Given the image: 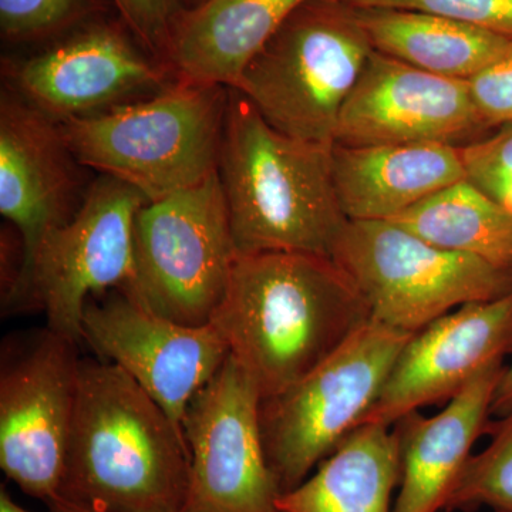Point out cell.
I'll list each match as a JSON object with an SVG mask.
<instances>
[{
  "mask_svg": "<svg viewBox=\"0 0 512 512\" xmlns=\"http://www.w3.org/2000/svg\"><path fill=\"white\" fill-rule=\"evenodd\" d=\"M370 320L362 292L332 256L261 252L237 255L211 323L265 399L311 373Z\"/></svg>",
  "mask_w": 512,
  "mask_h": 512,
  "instance_id": "cell-1",
  "label": "cell"
},
{
  "mask_svg": "<svg viewBox=\"0 0 512 512\" xmlns=\"http://www.w3.org/2000/svg\"><path fill=\"white\" fill-rule=\"evenodd\" d=\"M190 480L183 427L121 367L80 359L66 468L53 501L92 512H183Z\"/></svg>",
  "mask_w": 512,
  "mask_h": 512,
  "instance_id": "cell-2",
  "label": "cell"
},
{
  "mask_svg": "<svg viewBox=\"0 0 512 512\" xmlns=\"http://www.w3.org/2000/svg\"><path fill=\"white\" fill-rule=\"evenodd\" d=\"M332 148L276 130L228 89L218 174L238 255L333 256L349 220L336 194Z\"/></svg>",
  "mask_w": 512,
  "mask_h": 512,
  "instance_id": "cell-3",
  "label": "cell"
},
{
  "mask_svg": "<svg viewBox=\"0 0 512 512\" xmlns=\"http://www.w3.org/2000/svg\"><path fill=\"white\" fill-rule=\"evenodd\" d=\"M228 89L175 77L160 92L60 123L82 167L160 200L220 167Z\"/></svg>",
  "mask_w": 512,
  "mask_h": 512,
  "instance_id": "cell-4",
  "label": "cell"
},
{
  "mask_svg": "<svg viewBox=\"0 0 512 512\" xmlns=\"http://www.w3.org/2000/svg\"><path fill=\"white\" fill-rule=\"evenodd\" d=\"M356 8L306 0L254 57L237 86L276 130L335 144L340 111L373 52Z\"/></svg>",
  "mask_w": 512,
  "mask_h": 512,
  "instance_id": "cell-5",
  "label": "cell"
},
{
  "mask_svg": "<svg viewBox=\"0 0 512 512\" xmlns=\"http://www.w3.org/2000/svg\"><path fill=\"white\" fill-rule=\"evenodd\" d=\"M412 336L372 319L311 373L261 399L266 463L279 495L301 485L360 426Z\"/></svg>",
  "mask_w": 512,
  "mask_h": 512,
  "instance_id": "cell-6",
  "label": "cell"
},
{
  "mask_svg": "<svg viewBox=\"0 0 512 512\" xmlns=\"http://www.w3.org/2000/svg\"><path fill=\"white\" fill-rule=\"evenodd\" d=\"M136 274L124 286L148 311L188 326L211 323L237 259L220 174L148 201L134 221Z\"/></svg>",
  "mask_w": 512,
  "mask_h": 512,
  "instance_id": "cell-7",
  "label": "cell"
},
{
  "mask_svg": "<svg viewBox=\"0 0 512 512\" xmlns=\"http://www.w3.org/2000/svg\"><path fill=\"white\" fill-rule=\"evenodd\" d=\"M332 258L372 319L413 335L460 306L512 292V272L436 247L392 221H349Z\"/></svg>",
  "mask_w": 512,
  "mask_h": 512,
  "instance_id": "cell-8",
  "label": "cell"
},
{
  "mask_svg": "<svg viewBox=\"0 0 512 512\" xmlns=\"http://www.w3.org/2000/svg\"><path fill=\"white\" fill-rule=\"evenodd\" d=\"M146 202L130 185L100 175L72 220L43 239L3 308H40L47 328L82 342L87 301L133 281L134 221Z\"/></svg>",
  "mask_w": 512,
  "mask_h": 512,
  "instance_id": "cell-9",
  "label": "cell"
},
{
  "mask_svg": "<svg viewBox=\"0 0 512 512\" xmlns=\"http://www.w3.org/2000/svg\"><path fill=\"white\" fill-rule=\"evenodd\" d=\"M77 343L50 328L5 343L0 370V467L23 493L59 494L74 412Z\"/></svg>",
  "mask_w": 512,
  "mask_h": 512,
  "instance_id": "cell-10",
  "label": "cell"
},
{
  "mask_svg": "<svg viewBox=\"0 0 512 512\" xmlns=\"http://www.w3.org/2000/svg\"><path fill=\"white\" fill-rule=\"evenodd\" d=\"M133 39L123 22L90 20L37 55L6 62L9 87L59 123L144 99L175 74Z\"/></svg>",
  "mask_w": 512,
  "mask_h": 512,
  "instance_id": "cell-11",
  "label": "cell"
},
{
  "mask_svg": "<svg viewBox=\"0 0 512 512\" xmlns=\"http://www.w3.org/2000/svg\"><path fill=\"white\" fill-rule=\"evenodd\" d=\"M259 403L261 394L231 355L192 397L183 419L191 456L183 512L276 511Z\"/></svg>",
  "mask_w": 512,
  "mask_h": 512,
  "instance_id": "cell-12",
  "label": "cell"
},
{
  "mask_svg": "<svg viewBox=\"0 0 512 512\" xmlns=\"http://www.w3.org/2000/svg\"><path fill=\"white\" fill-rule=\"evenodd\" d=\"M87 340L183 427L192 397L229 356L227 340L212 323L188 326L165 319L123 289L90 298L82 318Z\"/></svg>",
  "mask_w": 512,
  "mask_h": 512,
  "instance_id": "cell-13",
  "label": "cell"
},
{
  "mask_svg": "<svg viewBox=\"0 0 512 512\" xmlns=\"http://www.w3.org/2000/svg\"><path fill=\"white\" fill-rule=\"evenodd\" d=\"M488 130L466 80L424 72L373 50L340 111L335 143L463 147Z\"/></svg>",
  "mask_w": 512,
  "mask_h": 512,
  "instance_id": "cell-14",
  "label": "cell"
},
{
  "mask_svg": "<svg viewBox=\"0 0 512 512\" xmlns=\"http://www.w3.org/2000/svg\"><path fill=\"white\" fill-rule=\"evenodd\" d=\"M512 355V292L467 303L414 333L362 424L392 427L430 404L447 403Z\"/></svg>",
  "mask_w": 512,
  "mask_h": 512,
  "instance_id": "cell-15",
  "label": "cell"
},
{
  "mask_svg": "<svg viewBox=\"0 0 512 512\" xmlns=\"http://www.w3.org/2000/svg\"><path fill=\"white\" fill-rule=\"evenodd\" d=\"M77 165L79 161L70 150L59 121L9 86L3 89L0 212L19 232L23 247L20 275L32 262L43 239L76 214L84 195L77 194Z\"/></svg>",
  "mask_w": 512,
  "mask_h": 512,
  "instance_id": "cell-16",
  "label": "cell"
},
{
  "mask_svg": "<svg viewBox=\"0 0 512 512\" xmlns=\"http://www.w3.org/2000/svg\"><path fill=\"white\" fill-rule=\"evenodd\" d=\"M505 366L485 370L434 416L413 412L394 424L402 478L393 512L444 511L474 444L485 434Z\"/></svg>",
  "mask_w": 512,
  "mask_h": 512,
  "instance_id": "cell-17",
  "label": "cell"
},
{
  "mask_svg": "<svg viewBox=\"0 0 512 512\" xmlns=\"http://www.w3.org/2000/svg\"><path fill=\"white\" fill-rule=\"evenodd\" d=\"M333 181L349 221H390L466 180L461 148L446 143L333 144Z\"/></svg>",
  "mask_w": 512,
  "mask_h": 512,
  "instance_id": "cell-18",
  "label": "cell"
},
{
  "mask_svg": "<svg viewBox=\"0 0 512 512\" xmlns=\"http://www.w3.org/2000/svg\"><path fill=\"white\" fill-rule=\"evenodd\" d=\"M306 0H201L175 20L164 62L178 79L234 89L249 63Z\"/></svg>",
  "mask_w": 512,
  "mask_h": 512,
  "instance_id": "cell-19",
  "label": "cell"
},
{
  "mask_svg": "<svg viewBox=\"0 0 512 512\" xmlns=\"http://www.w3.org/2000/svg\"><path fill=\"white\" fill-rule=\"evenodd\" d=\"M402 478L394 427L362 424L295 490L279 495L278 512H393Z\"/></svg>",
  "mask_w": 512,
  "mask_h": 512,
  "instance_id": "cell-20",
  "label": "cell"
},
{
  "mask_svg": "<svg viewBox=\"0 0 512 512\" xmlns=\"http://www.w3.org/2000/svg\"><path fill=\"white\" fill-rule=\"evenodd\" d=\"M356 12L377 52L451 79L468 82L512 46L507 37L421 10L356 8Z\"/></svg>",
  "mask_w": 512,
  "mask_h": 512,
  "instance_id": "cell-21",
  "label": "cell"
},
{
  "mask_svg": "<svg viewBox=\"0 0 512 512\" xmlns=\"http://www.w3.org/2000/svg\"><path fill=\"white\" fill-rule=\"evenodd\" d=\"M390 221L436 247L512 272V214L468 180L448 185Z\"/></svg>",
  "mask_w": 512,
  "mask_h": 512,
  "instance_id": "cell-22",
  "label": "cell"
},
{
  "mask_svg": "<svg viewBox=\"0 0 512 512\" xmlns=\"http://www.w3.org/2000/svg\"><path fill=\"white\" fill-rule=\"evenodd\" d=\"M485 433L487 447L470 457L443 512H512V410L488 421Z\"/></svg>",
  "mask_w": 512,
  "mask_h": 512,
  "instance_id": "cell-23",
  "label": "cell"
},
{
  "mask_svg": "<svg viewBox=\"0 0 512 512\" xmlns=\"http://www.w3.org/2000/svg\"><path fill=\"white\" fill-rule=\"evenodd\" d=\"M103 12L101 0H0V32L9 43L62 37Z\"/></svg>",
  "mask_w": 512,
  "mask_h": 512,
  "instance_id": "cell-24",
  "label": "cell"
},
{
  "mask_svg": "<svg viewBox=\"0 0 512 512\" xmlns=\"http://www.w3.org/2000/svg\"><path fill=\"white\" fill-rule=\"evenodd\" d=\"M460 148L466 180L512 214V124Z\"/></svg>",
  "mask_w": 512,
  "mask_h": 512,
  "instance_id": "cell-25",
  "label": "cell"
},
{
  "mask_svg": "<svg viewBox=\"0 0 512 512\" xmlns=\"http://www.w3.org/2000/svg\"><path fill=\"white\" fill-rule=\"evenodd\" d=\"M355 8L412 9L512 40V0H345Z\"/></svg>",
  "mask_w": 512,
  "mask_h": 512,
  "instance_id": "cell-26",
  "label": "cell"
},
{
  "mask_svg": "<svg viewBox=\"0 0 512 512\" xmlns=\"http://www.w3.org/2000/svg\"><path fill=\"white\" fill-rule=\"evenodd\" d=\"M111 3L137 43L164 62L171 29L184 9L180 0H111Z\"/></svg>",
  "mask_w": 512,
  "mask_h": 512,
  "instance_id": "cell-27",
  "label": "cell"
},
{
  "mask_svg": "<svg viewBox=\"0 0 512 512\" xmlns=\"http://www.w3.org/2000/svg\"><path fill=\"white\" fill-rule=\"evenodd\" d=\"M471 97L488 127L512 124V46L468 80Z\"/></svg>",
  "mask_w": 512,
  "mask_h": 512,
  "instance_id": "cell-28",
  "label": "cell"
},
{
  "mask_svg": "<svg viewBox=\"0 0 512 512\" xmlns=\"http://www.w3.org/2000/svg\"><path fill=\"white\" fill-rule=\"evenodd\" d=\"M512 410V360L510 365L505 366L504 375L500 384L495 390L491 416H504Z\"/></svg>",
  "mask_w": 512,
  "mask_h": 512,
  "instance_id": "cell-29",
  "label": "cell"
},
{
  "mask_svg": "<svg viewBox=\"0 0 512 512\" xmlns=\"http://www.w3.org/2000/svg\"><path fill=\"white\" fill-rule=\"evenodd\" d=\"M0 512H32L26 510V508L20 507L19 504H16L13 501L12 495L9 494V491L6 490L5 485L0 487ZM49 512H53L50 511Z\"/></svg>",
  "mask_w": 512,
  "mask_h": 512,
  "instance_id": "cell-30",
  "label": "cell"
},
{
  "mask_svg": "<svg viewBox=\"0 0 512 512\" xmlns=\"http://www.w3.org/2000/svg\"><path fill=\"white\" fill-rule=\"evenodd\" d=\"M47 507H49V510L53 512H92L82 510V508L73 507V505L62 503V501H52V503L47 504Z\"/></svg>",
  "mask_w": 512,
  "mask_h": 512,
  "instance_id": "cell-31",
  "label": "cell"
},
{
  "mask_svg": "<svg viewBox=\"0 0 512 512\" xmlns=\"http://www.w3.org/2000/svg\"><path fill=\"white\" fill-rule=\"evenodd\" d=\"M201 0H195V5H197V3H200Z\"/></svg>",
  "mask_w": 512,
  "mask_h": 512,
  "instance_id": "cell-32",
  "label": "cell"
},
{
  "mask_svg": "<svg viewBox=\"0 0 512 512\" xmlns=\"http://www.w3.org/2000/svg\"><path fill=\"white\" fill-rule=\"evenodd\" d=\"M490 512H500V511H490Z\"/></svg>",
  "mask_w": 512,
  "mask_h": 512,
  "instance_id": "cell-33",
  "label": "cell"
},
{
  "mask_svg": "<svg viewBox=\"0 0 512 512\" xmlns=\"http://www.w3.org/2000/svg\"><path fill=\"white\" fill-rule=\"evenodd\" d=\"M274 512H278V510L274 511Z\"/></svg>",
  "mask_w": 512,
  "mask_h": 512,
  "instance_id": "cell-34",
  "label": "cell"
}]
</instances>
